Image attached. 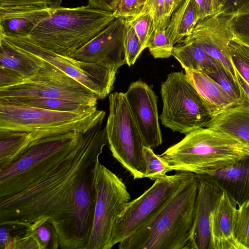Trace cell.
<instances>
[{
  "label": "cell",
  "mask_w": 249,
  "mask_h": 249,
  "mask_svg": "<svg viewBox=\"0 0 249 249\" xmlns=\"http://www.w3.org/2000/svg\"><path fill=\"white\" fill-rule=\"evenodd\" d=\"M103 123L84 133L73 151L56 168L21 191L0 198V223L30 224L48 219L58 234L71 211L78 182L99 160L107 143Z\"/></svg>",
  "instance_id": "1"
},
{
  "label": "cell",
  "mask_w": 249,
  "mask_h": 249,
  "mask_svg": "<svg viewBox=\"0 0 249 249\" xmlns=\"http://www.w3.org/2000/svg\"><path fill=\"white\" fill-rule=\"evenodd\" d=\"M198 181L188 177L148 220L119 243V249H186L194 222Z\"/></svg>",
  "instance_id": "2"
},
{
  "label": "cell",
  "mask_w": 249,
  "mask_h": 249,
  "mask_svg": "<svg viewBox=\"0 0 249 249\" xmlns=\"http://www.w3.org/2000/svg\"><path fill=\"white\" fill-rule=\"evenodd\" d=\"M116 18L113 13L86 6H60L41 20L28 37L49 52L71 57Z\"/></svg>",
  "instance_id": "3"
},
{
  "label": "cell",
  "mask_w": 249,
  "mask_h": 249,
  "mask_svg": "<svg viewBox=\"0 0 249 249\" xmlns=\"http://www.w3.org/2000/svg\"><path fill=\"white\" fill-rule=\"evenodd\" d=\"M159 156L172 170L205 174L249 157V144L225 132L202 127L186 134Z\"/></svg>",
  "instance_id": "4"
},
{
  "label": "cell",
  "mask_w": 249,
  "mask_h": 249,
  "mask_svg": "<svg viewBox=\"0 0 249 249\" xmlns=\"http://www.w3.org/2000/svg\"><path fill=\"white\" fill-rule=\"evenodd\" d=\"M84 133L72 131L33 141L21 156L0 170V198L21 191L60 165Z\"/></svg>",
  "instance_id": "5"
},
{
  "label": "cell",
  "mask_w": 249,
  "mask_h": 249,
  "mask_svg": "<svg viewBox=\"0 0 249 249\" xmlns=\"http://www.w3.org/2000/svg\"><path fill=\"white\" fill-rule=\"evenodd\" d=\"M105 115L96 106L61 111L0 104V131L32 132L36 140L72 131L85 133L104 121Z\"/></svg>",
  "instance_id": "6"
},
{
  "label": "cell",
  "mask_w": 249,
  "mask_h": 249,
  "mask_svg": "<svg viewBox=\"0 0 249 249\" xmlns=\"http://www.w3.org/2000/svg\"><path fill=\"white\" fill-rule=\"evenodd\" d=\"M162 124L173 132L187 134L206 127L211 114L185 72L169 73L160 88Z\"/></svg>",
  "instance_id": "7"
},
{
  "label": "cell",
  "mask_w": 249,
  "mask_h": 249,
  "mask_svg": "<svg viewBox=\"0 0 249 249\" xmlns=\"http://www.w3.org/2000/svg\"><path fill=\"white\" fill-rule=\"evenodd\" d=\"M109 114L106 125L107 143L113 157L134 179L144 178L143 148L146 146L137 127L124 93L109 95Z\"/></svg>",
  "instance_id": "8"
},
{
  "label": "cell",
  "mask_w": 249,
  "mask_h": 249,
  "mask_svg": "<svg viewBox=\"0 0 249 249\" xmlns=\"http://www.w3.org/2000/svg\"><path fill=\"white\" fill-rule=\"evenodd\" d=\"M96 204L88 249H110L113 229L130 195L122 179L99 161L95 167Z\"/></svg>",
  "instance_id": "9"
},
{
  "label": "cell",
  "mask_w": 249,
  "mask_h": 249,
  "mask_svg": "<svg viewBox=\"0 0 249 249\" xmlns=\"http://www.w3.org/2000/svg\"><path fill=\"white\" fill-rule=\"evenodd\" d=\"M43 61V65L32 75L13 85L0 88V98L40 97L69 100L90 106L97 105L99 99L91 90Z\"/></svg>",
  "instance_id": "10"
},
{
  "label": "cell",
  "mask_w": 249,
  "mask_h": 249,
  "mask_svg": "<svg viewBox=\"0 0 249 249\" xmlns=\"http://www.w3.org/2000/svg\"><path fill=\"white\" fill-rule=\"evenodd\" d=\"M191 172L178 171L155 180L137 198L124 204L115 221L111 236L113 247L132 234L168 200Z\"/></svg>",
  "instance_id": "11"
},
{
  "label": "cell",
  "mask_w": 249,
  "mask_h": 249,
  "mask_svg": "<svg viewBox=\"0 0 249 249\" xmlns=\"http://www.w3.org/2000/svg\"><path fill=\"white\" fill-rule=\"evenodd\" d=\"M97 162L85 172L77 184L71 211L58 234L60 249H88L96 204Z\"/></svg>",
  "instance_id": "12"
},
{
  "label": "cell",
  "mask_w": 249,
  "mask_h": 249,
  "mask_svg": "<svg viewBox=\"0 0 249 249\" xmlns=\"http://www.w3.org/2000/svg\"><path fill=\"white\" fill-rule=\"evenodd\" d=\"M0 36L18 48L36 56L76 79L94 92L99 100L107 97L113 89L117 71L57 54L36 46L26 37Z\"/></svg>",
  "instance_id": "13"
},
{
  "label": "cell",
  "mask_w": 249,
  "mask_h": 249,
  "mask_svg": "<svg viewBox=\"0 0 249 249\" xmlns=\"http://www.w3.org/2000/svg\"><path fill=\"white\" fill-rule=\"evenodd\" d=\"M125 19L116 18L71 58L95 64L117 72L126 64L124 44Z\"/></svg>",
  "instance_id": "14"
},
{
  "label": "cell",
  "mask_w": 249,
  "mask_h": 249,
  "mask_svg": "<svg viewBox=\"0 0 249 249\" xmlns=\"http://www.w3.org/2000/svg\"><path fill=\"white\" fill-rule=\"evenodd\" d=\"M131 113L146 146L155 148L162 143L159 122L158 97L151 86L142 80L130 84L124 93Z\"/></svg>",
  "instance_id": "15"
},
{
  "label": "cell",
  "mask_w": 249,
  "mask_h": 249,
  "mask_svg": "<svg viewBox=\"0 0 249 249\" xmlns=\"http://www.w3.org/2000/svg\"><path fill=\"white\" fill-rule=\"evenodd\" d=\"M234 17L217 13L199 20L191 35L188 37L193 39L211 57L220 62L236 79L228 48L230 41L234 39L231 28Z\"/></svg>",
  "instance_id": "16"
},
{
  "label": "cell",
  "mask_w": 249,
  "mask_h": 249,
  "mask_svg": "<svg viewBox=\"0 0 249 249\" xmlns=\"http://www.w3.org/2000/svg\"><path fill=\"white\" fill-rule=\"evenodd\" d=\"M198 181L194 222L191 237L186 249H209L210 217L223 191L211 178L196 174Z\"/></svg>",
  "instance_id": "17"
},
{
  "label": "cell",
  "mask_w": 249,
  "mask_h": 249,
  "mask_svg": "<svg viewBox=\"0 0 249 249\" xmlns=\"http://www.w3.org/2000/svg\"><path fill=\"white\" fill-rule=\"evenodd\" d=\"M237 205L223 191L210 217L209 249H245L234 233Z\"/></svg>",
  "instance_id": "18"
},
{
  "label": "cell",
  "mask_w": 249,
  "mask_h": 249,
  "mask_svg": "<svg viewBox=\"0 0 249 249\" xmlns=\"http://www.w3.org/2000/svg\"><path fill=\"white\" fill-rule=\"evenodd\" d=\"M203 175L214 180L237 206L249 200V157Z\"/></svg>",
  "instance_id": "19"
},
{
  "label": "cell",
  "mask_w": 249,
  "mask_h": 249,
  "mask_svg": "<svg viewBox=\"0 0 249 249\" xmlns=\"http://www.w3.org/2000/svg\"><path fill=\"white\" fill-rule=\"evenodd\" d=\"M184 71L189 80L205 103L211 116L216 112L237 106L221 86L207 74L197 71Z\"/></svg>",
  "instance_id": "20"
},
{
  "label": "cell",
  "mask_w": 249,
  "mask_h": 249,
  "mask_svg": "<svg viewBox=\"0 0 249 249\" xmlns=\"http://www.w3.org/2000/svg\"><path fill=\"white\" fill-rule=\"evenodd\" d=\"M206 127L225 132L249 144V107L236 106L213 114Z\"/></svg>",
  "instance_id": "21"
},
{
  "label": "cell",
  "mask_w": 249,
  "mask_h": 249,
  "mask_svg": "<svg viewBox=\"0 0 249 249\" xmlns=\"http://www.w3.org/2000/svg\"><path fill=\"white\" fill-rule=\"evenodd\" d=\"M43 61L14 45L0 36V68L11 70L23 79L36 72Z\"/></svg>",
  "instance_id": "22"
},
{
  "label": "cell",
  "mask_w": 249,
  "mask_h": 249,
  "mask_svg": "<svg viewBox=\"0 0 249 249\" xmlns=\"http://www.w3.org/2000/svg\"><path fill=\"white\" fill-rule=\"evenodd\" d=\"M200 20L199 12L194 0H184L172 14L165 33L175 46L190 36Z\"/></svg>",
  "instance_id": "23"
},
{
  "label": "cell",
  "mask_w": 249,
  "mask_h": 249,
  "mask_svg": "<svg viewBox=\"0 0 249 249\" xmlns=\"http://www.w3.org/2000/svg\"><path fill=\"white\" fill-rule=\"evenodd\" d=\"M172 56L179 62L184 70L197 71L204 73L219 62L208 55L189 37L174 46Z\"/></svg>",
  "instance_id": "24"
},
{
  "label": "cell",
  "mask_w": 249,
  "mask_h": 249,
  "mask_svg": "<svg viewBox=\"0 0 249 249\" xmlns=\"http://www.w3.org/2000/svg\"><path fill=\"white\" fill-rule=\"evenodd\" d=\"M35 140L32 132L0 131V170L17 160Z\"/></svg>",
  "instance_id": "25"
},
{
  "label": "cell",
  "mask_w": 249,
  "mask_h": 249,
  "mask_svg": "<svg viewBox=\"0 0 249 249\" xmlns=\"http://www.w3.org/2000/svg\"><path fill=\"white\" fill-rule=\"evenodd\" d=\"M54 9L30 12L0 20V35L15 38L28 37L35 27Z\"/></svg>",
  "instance_id": "26"
},
{
  "label": "cell",
  "mask_w": 249,
  "mask_h": 249,
  "mask_svg": "<svg viewBox=\"0 0 249 249\" xmlns=\"http://www.w3.org/2000/svg\"><path fill=\"white\" fill-rule=\"evenodd\" d=\"M0 104L61 111L84 110L93 107L69 100L40 97L0 98Z\"/></svg>",
  "instance_id": "27"
},
{
  "label": "cell",
  "mask_w": 249,
  "mask_h": 249,
  "mask_svg": "<svg viewBox=\"0 0 249 249\" xmlns=\"http://www.w3.org/2000/svg\"><path fill=\"white\" fill-rule=\"evenodd\" d=\"M62 0H0V20L25 13L61 6Z\"/></svg>",
  "instance_id": "28"
},
{
  "label": "cell",
  "mask_w": 249,
  "mask_h": 249,
  "mask_svg": "<svg viewBox=\"0 0 249 249\" xmlns=\"http://www.w3.org/2000/svg\"><path fill=\"white\" fill-rule=\"evenodd\" d=\"M30 231L38 249L59 248L58 235L49 219H42L31 224Z\"/></svg>",
  "instance_id": "29"
},
{
  "label": "cell",
  "mask_w": 249,
  "mask_h": 249,
  "mask_svg": "<svg viewBox=\"0 0 249 249\" xmlns=\"http://www.w3.org/2000/svg\"><path fill=\"white\" fill-rule=\"evenodd\" d=\"M217 84L239 105L240 91L234 77L219 62L206 73Z\"/></svg>",
  "instance_id": "30"
},
{
  "label": "cell",
  "mask_w": 249,
  "mask_h": 249,
  "mask_svg": "<svg viewBox=\"0 0 249 249\" xmlns=\"http://www.w3.org/2000/svg\"><path fill=\"white\" fill-rule=\"evenodd\" d=\"M228 48L235 70L249 84V47L233 39Z\"/></svg>",
  "instance_id": "31"
},
{
  "label": "cell",
  "mask_w": 249,
  "mask_h": 249,
  "mask_svg": "<svg viewBox=\"0 0 249 249\" xmlns=\"http://www.w3.org/2000/svg\"><path fill=\"white\" fill-rule=\"evenodd\" d=\"M134 28L142 44L143 51L148 48L154 30L153 19L148 12H141L137 16L125 18Z\"/></svg>",
  "instance_id": "32"
},
{
  "label": "cell",
  "mask_w": 249,
  "mask_h": 249,
  "mask_svg": "<svg viewBox=\"0 0 249 249\" xmlns=\"http://www.w3.org/2000/svg\"><path fill=\"white\" fill-rule=\"evenodd\" d=\"M143 156L145 164L144 178L156 180L165 177L168 172L172 171L151 148L144 146Z\"/></svg>",
  "instance_id": "33"
},
{
  "label": "cell",
  "mask_w": 249,
  "mask_h": 249,
  "mask_svg": "<svg viewBox=\"0 0 249 249\" xmlns=\"http://www.w3.org/2000/svg\"><path fill=\"white\" fill-rule=\"evenodd\" d=\"M234 233L245 249H249V200L238 206L234 220Z\"/></svg>",
  "instance_id": "34"
},
{
  "label": "cell",
  "mask_w": 249,
  "mask_h": 249,
  "mask_svg": "<svg viewBox=\"0 0 249 249\" xmlns=\"http://www.w3.org/2000/svg\"><path fill=\"white\" fill-rule=\"evenodd\" d=\"M174 47L165 30H153L147 48L154 58H168L172 56Z\"/></svg>",
  "instance_id": "35"
},
{
  "label": "cell",
  "mask_w": 249,
  "mask_h": 249,
  "mask_svg": "<svg viewBox=\"0 0 249 249\" xmlns=\"http://www.w3.org/2000/svg\"><path fill=\"white\" fill-rule=\"evenodd\" d=\"M124 44L126 64L134 65L143 51L142 44L133 27L125 19Z\"/></svg>",
  "instance_id": "36"
},
{
  "label": "cell",
  "mask_w": 249,
  "mask_h": 249,
  "mask_svg": "<svg viewBox=\"0 0 249 249\" xmlns=\"http://www.w3.org/2000/svg\"><path fill=\"white\" fill-rule=\"evenodd\" d=\"M165 4V0H148L141 11L148 12L151 14L154 30H166L168 25Z\"/></svg>",
  "instance_id": "37"
},
{
  "label": "cell",
  "mask_w": 249,
  "mask_h": 249,
  "mask_svg": "<svg viewBox=\"0 0 249 249\" xmlns=\"http://www.w3.org/2000/svg\"><path fill=\"white\" fill-rule=\"evenodd\" d=\"M231 28L234 39L249 47V14L234 16Z\"/></svg>",
  "instance_id": "38"
},
{
  "label": "cell",
  "mask_w": 249,
  "mask_h": 249,
  "mask_svg": "<svg viewBox=\"0 0 249 249\" xmlns=\"http://www.w3.org/2000/svg\"><path fill=\"white\" fill-rule=\"evenodd\" d=\"M217 13L234 16L249 14V0H222Z\"/></svg>",
  "instance_id": "39"
},
{
  "label": "cell",
  "mask_w": 249,
  "mask_h": 249,
  "mask_svg": "<svg viewBox=\"0 0 249 249\" xmlns=\"http://www.w3.org/2000/svg\"><path fill=\"white\" fill-rule=\"evenodd\" d=\"M142 10L139 0H120L113 14L116 18L125 19L137 16Z\"/></svg>",
  "instance_id": "40"
},
{
  "label": "cell",
  "mask_w": 249,
  "mask_h": 249,
  "mask_svg": "<svg viewBox=\"0 0 249 249\" xmlns=\"http://www.w3.org/2000/svg\"><path fill=\"white\" fill-rule=\"evenodd\" d=\"M198 9L200 20L217 13L220 0H194Z\"/></svg>",
  "instance_id": "41"
},
{
  "label": "cell",
  "mask_w": 249,
  "mask_h": 249,
  "mask_svg": "<svg viewBox=\"0 0 249 249\" xmlns=\"http://www.w3.org/2000/svg\"><path fill=\"white\" fill-rule=\"evenodd\" d=\"M235 75L236 80L239 87L241 95L238 106L249 107V84L236 71Z\"/></svg>",
  "instance_id": "42"
},
{
  "label": "cell",
  "mask_w": 249,
  "mask_h": 249,
  "mask_svg": "<svg viewBox=\"0 0 249 249\" xmlns=\"http://www.w3.org/2000/svg\"><path fill=\"white\" fill-rule=\"evenodd\" d=\"M120 0H88V4L93 7L114 13Z\"/></svg>",
  "instance_id": "43"
},
{
  "label": "cell",
  "mask_w": 249,
  "mask_h": 249,
  "mask_svg": "<svg viewBox=\"0 0 249 249\" xmlns=\"http://www.w3.org/2000/svg\"><path fill=\"white\" fill-rule=\"evenodd\" d=\"M184 0H165L166 16L168 24L174 12Z\"/></svg>",
  "instance_id": "44"
},
{
  "label": "cell",
  "mask_w": 249,
  "mask_h": 249,
  "mask_svg": "<svg viewBox=\"0 0 249 249\" xmlns=\"http://www.w3.org/2000/svg\"><path fill=\"white\" fill-rule=\"evenodd\" d=\"M148 0H139V4L142 9L143 8L144 5L145 4V3L147 2Z\"/></svg>",
  "instance_id": "45"
},
{
  "label": "cell",
  "mask_w": 249,
  "mask_h": 249,
  "mask_svg": "<svg viewBox=\"0 0 249 249\" xmlns=\"http://www.w3.org/2000/svg\"><path fill=\"white\" fill-rule=\"evenodd\" d=\"M221 0H220L221 2Z\"/></svg>",
  "instance_id": "46"
}]
</instances>
